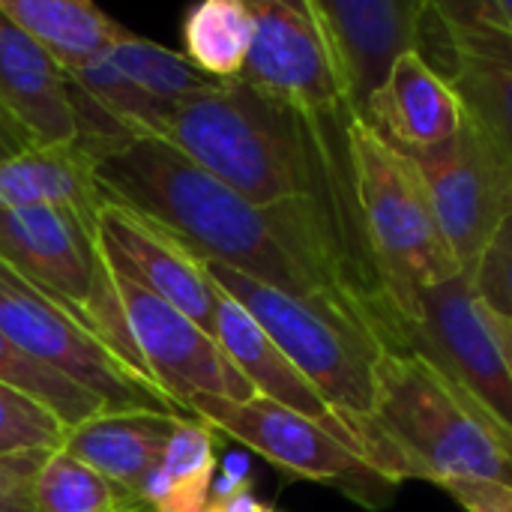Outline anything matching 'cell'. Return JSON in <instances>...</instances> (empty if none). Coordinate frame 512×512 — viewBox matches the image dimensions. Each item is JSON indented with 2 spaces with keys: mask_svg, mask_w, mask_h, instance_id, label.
Wrapping results in <instances>:
<instances>
[{
  "mask_svg": "<svg viewBox=\"0 0 512 512\" xmlns=\"http://www.w3.org/2000/svg\"><path fill=\"white\" fill-rule=\"evenodd\" d=\"M99 192L210 258L366 333L387 351H411V333L372 264L357 201L297 198L255 207L156 138L96 156Z\"/></svg>",
  "mask_w": 512,
  "mask_h": 512,
  "instance_id": "1",
  "label": "cell"
},
{
  "mask_svg": "<svg viewBox=\"0 0 512 512\" xmlns=\"http://www.w3.org/2000/svg\"><path fill=\"white\" fill-rule=\"evenodd\" d=\"M345 123L348 111L306 117L243 81H213L171 114L156 141L255 207H276L354 195Z\"/></svg>",
  "mask_w": 512,
  "mask_h": 512,
  "instance_id": "2",
  "label": "cell"
},
{
  "mask_svg": "<svg viewBox=\"0 0 512 512\" xmlns=\"http://www.w3.org/2000/svg\"><path fill=\"white\" fill-rule=\"evenodd\" d=\"M369 420L396 447L405 477L512 486V444L420 354L384 351Z\"/></svg>",
  "mask_w": 512,
  "mask_h": 512,
  "instance_id": "3",
  "label": "cell"
},
{
  "mask_svg": "<svg viewBox=\"0 0 512 512\" xmlns=\"http://www.w3.org/2000/svg\"><path fill=\"white\" fill-rule=\"evenodd\" d=\"M345 135L363 237L378 279L411 333L420 297L462 270L441 234L417 162L384 144L360 117L348 114Z\"/></svg>",
  "mask_w": 512,
  "mask_h": 512,
  "instance_id": "4",
  "label": "cell"
},
{
  "mask_svg": "<svg viewBox=\"0 0 512 512\" xmlns=\"http://www.w3.org/2000/svg\"><path fill=\"white\" fill-rule=\"evenodd\" d=\"M0 261L156 387L132 342L114 270L99 246V222L63 207L0 210Z\"/></svg>",
  "mask_w": 512,
  "mask_h": 512,
  "instance_id": "5",
  "label": "cell"
},
{
  "mask_svg": "<svg viewBox=\"0 0 512 512\" xmlns=\"http://www.w3.org/2000/svg\"><path fill=\"white\" fill-rule=\"evenodd\" d=\"M66 78L78 114V141L93 159L126 141L159 138L171 114L213 84L180 51L132 30Z\"/></svg>",
  "mask_w": 512,
  "mask_h": 512,
  "instance_id": "6",
  "label": "cell"
},
{
  "mask_svg": "<svg viewBox=\"0 0 512 512\" xmlns=\"http://www.w3.org/2000/svg\"><path fill=\"white\" fill-rule=\"evenodd\" d=\"M189 252V249H186ZM192 255V252H189ZM207 279L237 300L282 354L303 372L330 411L342 420H363L375 405V366L387 351L366 333L270 288L240 270L192 255Z\"/></svg>",
  "mask_w": 512,
  "mask_h": 512,
  "instance_id": "7",
  "label": "cell"
},
{
  "mask_svg": "<svg viewBox=\"0 0 512 512\" xmlns=\"http://www.w3.org/2000/svg\"><path fill=\"white\" fill-rule=\"evenodd\" d=\"M186 411L201 417L216 432L240 441L246 450L264 456L279 471L297 480L336 486L366 507H378V501H387L396 489L375 471L357 429L348 420L318 423L264 396L231 402L222 396L195 393L186 399Z\"/></svg>",
  "mask_w": 512,
  "mask_h": 512,
  "instance_id": "8",
  "label": "cell"
},
{
  "mask_svg": "<svg viewBox=\"0 0 512 512\" xmlns=\"http://www.w3.org/2000/svg\"><path fill=\"white\" fill-rule=\"evenodd\" d=\"M0 333L27 357L81 384L105 402L108 411H162L195 417L168 399L159 387L126 369L99 339H93L69 312L21 279L0 261Z\"/></svg>",
  "mask_w": 512,
  "mask_h": 512,
  "instance_id": "9",
  "label": "cell"
},
{
  "mask_svg": "<svg viewBox=\"0 0 512 512\" xmlns=\"http://www.w3.org/2000/svg\"><path fill=\"white\" fill-rule=\"evenodd\" d=\"M414 162L459 270L474 276L512 213V159L465 108L459 132L447 144L414 156Z\"/></svg>",
  "mask_w": 512,
  "mask_h": 512,
  "instance_id": "10",
  "label": "cell"
},
{
  "mask_svg": "<svg viewBox=\"0 0 512 512\" xmlns=\"http://www.w3.org/2000/svg\"><path fill=\"white\" fill-rule=\"evenodd\" d=\"M411 351L429 360L512 444L510 366L492 336L474 276L459 273L420 297Z\"/></svg>",
  "mask_w": 512,
  "mask_h": 512,
  "instance_id": "11",
  "label": "cell"
},
{
  "mask_svg": "<svg viewBox=\"0 0 512 512\" xmlns=\"http://www.w3.org/2000/svg\"><path fill=\"white\" fill-rule=\"evenodd\" d=\"M123 315L132 333V342L156 381V387L186 408V399L195 393L222 396L231 402H246L258 396L252 384L234 369L219 342L204 333L192 318L150 294L147 288L114 273Z\"/></svg>",
  "mask_w": 512,
  "mask_h": 512,
  "instance_id": "12",
  "label": "cell"
},
{
  "mask_svg": "<svg viewBox=\"0 0 512 512\" xmlns=\"http://www.w3.org/2000/svg\"><path fill=\"white\" fill-rule=\"evenodd\" d=\"M255 36L237 81L306 117L345 111L309 0H249Z\"/></svg>",
  "mask_w": 512,
  "mask_h": 512,
  "instance_id": "13",
  "label": "cell"
},
{
  "mask_svg": "<svg viewBox=\"0 0 512 512\" xmlns=\"http://www.w3.org/2000/svg\"><path fill=\"white\" fill-rule=\"evenodd\" d=\"M321 27L342 105L360 117L393 63L417 51L426 3L417 0H309Z\"/></svg>",
  "mask_w": 512,
  "mask_h": 512,
  "instance_id": "14",
  "label": "cell"
},
{
  "mask_svg": "<svg viewBox=\"0 0 512 512\" xmlns=\"http://www.w3.org/2000/svg\"><path fill=\"white\" fill-rule=\"evenodd\" d=\"M99 246L114 273L162 297L216 339V288L177 237L105 198L99 207Z\"/></svg>",
  "mask_w": 512,
  "mask_h": 512,
  "instance_id": "15",
  "label": "cell"
},
{
  "mask_svg": "<svg viewBox=\"0 0 512 512\" xmlns=\"http://www.w3.org/2000/svg\"><path fill=\"white\" fill-rule=\"evenodd\" d=\"M453 39L450 84L512 159V33L495 3H438Z\"/></svg>",
  "mask_w": 512,
  "mask_h": 512,
  "instance_id": "16",
  "label": "cell"
},
{
  "mask_svg": "<svg viewBox=\"0 0 512 512\" xmlns=\"http://www.w3.org/2000/svg\"><path fill=\"white\" fill-rule=\"evenodd\" d=\"M0 126L18 147L78 141V114L60 66L0 12Z\"/></svg>",
  "mask_w": 512,
  "mask_h": 512,
  "instance_id": "17",
  "label": "cell"
},
{
  "mask_svg": "<svg viewBox=\"0 0 512 512\" xmlns=\"http://www.w3.org/2000/svg\"><path fill=\"white\" fill-rule=\"evenodd\" d=\"M462 99L417 51L402 54L372 93L360 120L402 156L447 144L462 126Z\"/></svg>",
  "mask_w": 512,
  "mask_h": 512,
  "instance_id": "18",
  "label": "cell"
},
{
  "mask_svg": "<svg viewBox=\"0 0 512 512\" xmlns=\"http://www.w3.org/2000/svg\"><path fill=\"white\" fill-rule=\"evenodd\" d=\"M177 420L183 417L162 411H108L75 426L63 450L141 498L144 483L162 465Z\"/></svg>",
  "mask_w": 512,
  "mask_h": 512,
  "instance_id": "19",
  "label": "cell"
},
{
  "mask_svg": "<svg viewBox=\"0 0 512 512\" xmlns=\"http://www.w3.org/2000/svg\"><path fill=\"white\" fill-rule=\"evenodd\" d=\"M216 342L258 396L318 423L342 420L303 378V372L282 354V348L264 333V327L222 288H216Z\"/></svg>",
  "mask_w": 512,
  "mask_h": 512,
  "instance_id": "20",
  "label": "cell"
},
{
  "mask_svg": "<svg viewBox=\"0 0 512 512\" xmlns=\"http://www.w3.org/2000/svg\"><path fill=\"white\" fill-rule=\"evenodd\" d=\"M96 159L81 141L21 147L0 159V210L63 207L99 222L105 195L96 186Z\"/></svg>",
  "mask_w": 512,
  "mask_h": 512,
  "instance_id": "21",
  "label": "cell"
},
{
  "mask_svg": "<svg viewBox=\"0 0 512 512\" xmlns=\"http://www.w3.org/2000/svg\"><path fill=\"white\" fill-rule=\"evenodd\" d=\"M0 12L18 24L63 75L87 66L126 27L87 0H0Z\"/></svg>",
  "mask_w": 512,
  "mask_h": 512,
  "instance_id": "22",
  "label": "cell"
},
{
  "mask_svg": "<svg viewBox=\"0 0 512 512\" xmlns=\"http://www.w3.org/2000/svg\"><path fill=\"white\" fill-rule=\"evenodd\" d=\"M183 57L210 81H237L255 36L249 0H204L183 15Z\"/></svg>",
  "mask_w": 512,
  "mask_h": 512,
  "instance_id": "23",
  "label": "cell"
},
{
  "mask_svg": "<svg viewBox=\"0 0 512 512\" xmlns=\"http://www.w3.org/2000/svg\"><path fill=\"white\" fill-rule=\"evenodd\" d=\"M33 512H153L138 495L105 480L63 447L48 453L33 480Z\"/></svg>",
  "mask_w": 512,
  "mask_h": 512,
  "instance_id": "24",
  "label": "cell"
},
{
  "mask_svg": "<svg viewBox=\"0 0 512 512\" xmlns=\"http://www.w3.org/2000/svg\"><path fill=\"white\" fill-rule=\"evenodd\" d=\"M0 384L30 396L42 408H48L69 432L99 414H108L105 402L84 390L81 384L69 381L66 375L48 369L45 363L27 357L0 333Z\"/></svg>",
  "mask_w": 512,
  "mask_h": 512,
  "instance_id": "25",
  "label": "cell"
},
{
  "mask_svg": "<svg viewBox=\"0 0 512 512\" xmlns=\"http://www.w3.org/2000/svg\"><path fill=\"white\" fill-rule=\"evenodd\" d=\"M69 429L30 396L0 384V456L54 453L66 444Z\"/></svg>",
  "mask_w": 512,
  "mask_h": 512,
  "instance_id": "26",
  "label": "cell"
},
{
  "mask_svg": "<svg viewBox=\"0 0 512 512\" xmlns=\"http://www.w3.org/2000/svg\"><path fill=\"white\" fill-rule=\"evenodd\" d=\"M474 288L486 309L512 321V213L474 270Z\"/></svg>",
  "mask_w": 512,
  "mask_h": 512,
  "instance_id": "27",
  "label": "cell"
},
{
  "mask_svg": "<svg viewBox=\"0 0 512 512\" xmlns=\"http://www.w3.org/2000/svg\"><path fill=\"white\" fill-rule=\"evenodd\" d=\"M48 453L0 456V512H33V480Z\"/></svg>",
  "mask_w": 512,
  "mask_h": 512,
  "instance_id": "28",
  "label": "cell"
},
{
  "mask_svg": "<svg viewBox=\"0 0 512 512\" xmlns=\"http://www.w3.org/2000/svg\"><path fill=\"white\" fill-rule=\"evenodd\" d=\"M441 489L465 512H512V486L450 480V483H441Z\"/></svg>",
  "mask_w": 512,
  "mask_h": 512,
  "instance_id": "29",
  "label": "cell"
},
{
  "mask_svg": "<svg viewBox=\"0 0 512 512\" xmlns=\"http://www.w3.org/2000/svg\"><path fill=\"white\" fill-rule=\"evenodd\" d=\"M204 512H267V507L255 498L252 483H249V486H243L240 492H234L228 498H210Z\"/></svg>",
  "mask_w": 512,
  "mask_h": 512,
  "instance_id": "30",
  "label": "cell"
},
{
  "mask_svg": "<svg viewBox=\"0 0 512 512\" xmlns=\"http://www.w3.org/2000/svg\"><path fill=\"white\" fill-rule=\"evenodd\" d=\"M486 318H489L492 336H495V342H498V348H501V354H504V360H507V366H510V375H512V321L510 318L495 315L492 309H486Z\"/></svg>",
  "mask_w": 512,
  "mask_h": 512,
  "instance_id": "31",
  "label": "cell"
},
{
  "mask_svg": "<svg viewBox=\"0 0 512 512\" xmlns=\"http://www.w3.org/2000/svg\"><path fill=\"white\" fill-rule=\"evenodd\" d=\"M219 474H225L234 483H252L249 480V456L246 453H228L222 468H219Z\"/></svg>",
  "mask_w": 512,
  "mask_h": 512,
  "instance_id": "32",
  "label": "cell"
},
{
  "mask_svg": "<svg viewBox=\"0 0 512 512\" xmlns=\"http://www.w3.org/2000/svg\"><path fill=\"white\" fill-rule=\"evenodd\" d=\"M15 150H21L18 144H15V138L0 126V159H6V156H12Z\"/></svg>",
  "mask_w": 512,
  "mask_h": 512,
  "instance_id": "33",
  "label": "cell"
},
{
  "mask_svg": "<svg viewBox=\"0 0 512 512\" xmlns=\"http://www.w3.org/2000/svg\"><path fill=\"white\" fill-rule=\"evenodd\" d=\"M498 9H501V18H504V24L510 27L512 33V0H498Z\"/></svg>",
  "mask_w": 512,
  "mask_h": 512,
  "instance_id": "34",
  "label": "cell"
},
{
  "mask_svg": "<svg viewBox=\"0 0 512 512\" xmlns=\"http://www.w3.org/2000/svg\"><path fill=\"white\" fill-rule=\"evenodd\" d=\"M267 512H279V510H270V507H267Z\"/></svg>",
  "mask_w": 512,
  "mask_h": 512,
  "instance_id": "35",
  "label": "cell"
}]
</instances>
